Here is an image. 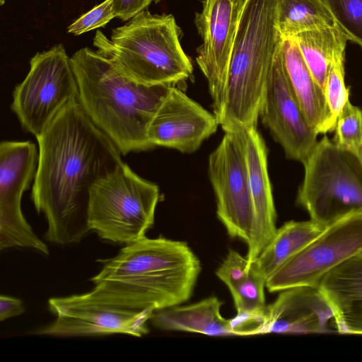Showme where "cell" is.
<instances>
[{"mask_svg": "<svg viewBox=\"0 0 362 362\" xmlns=\"http://www.w3.org/2000/svg\"><path fill=\"white\" fill-rule=\"evenodd\" d=\"M36 139L38 164L31 199L47 220L45 238L59 245L78 243L90 230V188L123 163L122 154L78 100L66 107Z\"/></svg>", "mask_w": 362, "mask_h": 362, "instance_id": "cell-1", "label": "cell"}, {"mask_svg": "<svg viewBox=\"0 0 362 362\" xmlns=\"http://www.w3.org/2000/svg\"><path fill=\"white\" fill-rule=\"evenodd\" d=\"M83 293L90 300L134 310L154 311L178 305L192 296L200 261L187 243L146 236L125 245L103 262Z\"/></svg>", "mask_w": 362, "mask_h": 362, "instance_id": "cell-2", "label": "cell"}, {"mask_svg": "<svg viewBox=\"0 0 362 362\" xmlns=\"http://www.w3.org/2000/svg\"><path fill=\"white\" fill-rule=\"evenodd\" d=\"M71 61L81 108L121 154L153 148L148 139V128L174 86L139 83L88 47L76 51Z\"/></svg>", "mask_w": 362, "mask_h": 362, "instance_id": "cell-3", "label": "cell"}, {"mask_svg": "<svg viewBox=\"0 0 362 362\" xmlns=\"http://www.w3.org/2000/svg\"><path fill=\"white\" fill-rule=\"evenodd\" d=\"M279 1H246L235 38L218 120L224 132L257 126L273 60L284 41L276 25Z\"/></svg>", "mask_w": 362, "mask_h": 362, "instance_id": "cell-4", "label": "cell"}, {"mask_svg": "<svg viewBox=\"0 0 362 362\" xmlns=\"http://www.w3.org/2000/svg\"><path fill=\"white\" fill-rule=\"evenodd\" d=\"M180 28L172 14L141 11L107 37L97 30L96 52L132 80L146 86H175L193 71L180 44Z\"/></svg>", "mask_w": 362, "mask_h": 362, "instance_id": "cell-5", "label": "cell"}, {"mask_svg": "<svg viewBox=\"0 0 362 362\" xmlns=\"http://www.w3.org/2000/svg\"><path fill=\"white\" fill-rule=\"evenodd\" d=\"M159 197L157 185L123 162L91 187L88 227L103 240L125 245L136 241L153 226Z\"/></svg>", "mask_w": 362, "mask_h": 362, "instance_id": "cell-6", "label": "cell"}, {"mask_svg": "<svg viewBox=\"0 0 362 362\" xmlns=\"http://www.w3.org/2000/svg\"><path fill=\"white\" fill-rule=\"evenodd\" d=\"M296 202L310 219L327 226L362 210V163L325 136L303 163Z\"/></svg>", "mask_w": 362, "mask_h": 362, "instance_id": "cell-7", "label": "cell"}, {"mask_svg": "<svg viewBox=\"0 0 362 362\" xmlns=\"http://www.w3.org/2000/svg\"><path fill=\"white\" fill-rule=\"evenodd\" d=\"M78 100V86L62 44L37 52L30 70L13 91L12 111L21 127L36 138L68 105Z\"/></svg>", "mask_w": 362, "mask_h": 362, "instance_id": "cell-8", "label": "cell"}, {"mask_svg": "<svg viewBox=\"0 0 362 362\" xmlns=\"http://www.w3.org/2000/svg\"><path fill=\"white\" fill-rule=\"evenodd\" d=\"M362 252V210L349 213L288 259L266 281L269 292L300 286H318L332 269Z\"/></svg>", "mask_w": 362, "mask_h": 362, "instance_id": "cell-9", "label": "cell"}, {"mask_svg": "<svg viewBox=\"0 0 362 362\" xmlns=\"http://www.w3.org/2000/svg\"><path fill=\"white\" fill-rule=\"evenodd\" d=\"M208 173L216 199V215L231 238L249 243L254 209L240 132H225L209 155Z\"/></svg>", "mask_w": 362, "mask_h": 362, "instance_id": "cell-10", "label": "cell"}, {"mask_svg": "<svg viewBox=\"0 0 362 362\" xmlns=\"http://www.w3.org/2000/svg\"><path fill=\"white\" fill-rule=\"evenodd\" d=\"M38 151L30 141H2L0 144V249L21 247L49 254L48 247L34 233L21 209L24 192L34 180Z\"/></svg>", "mask_w": 362, "mask_h": 362, "instance_id": "cell-11", "label": "cell"}, {"mask_svg": "<svg viewBox=\"0 0 362 362\" xmlns=\"http://www.w3.org/2000/svg\"><path fill=\"white\" fill-rule=\"evenodd\" d=\"M247 0H203L194 24L202 43L196 62L206 78L213 113L222 114L229 64L240 19Z\"/></svg>", "mask_w": 362, "mask_h": 362, "instance_id": "cell-12", "label": "cell"}, {"mask_svg": "<svg viewBox=\"0 0 362 362\" xmlns=\"http://www.w3.org/2000/svg\"><path fill=\"white\" fill-rule=\"evenodd\" d=\"M49 310L56 316L38 334L81 337L114 334L142 337L148 333L146 323L154 310H134L98 303L84 294L52 298Z\"/></svg>", "mask_w": 362, "mask_h": 362, "instance_id": "cell-13", "label": "cell"}, {"mask_svg": "<svg viewBox=\"0 0 362 362\" xmlns=\"http://www.w3.org/2000/svg\"><path fill=\"white\" fill-rule=\"evenodd\" d=\"M259 118L290 159L303 163L317 143L318 134L306 119L288 81L282 45L273 60Z\"/></svg>", "mask_w": 362, "mask_h": 362, "instance_id": "cell-14", "label": "cell"}, {"mask_svg": "<svg viewBox=\"0 0 362 362\" xmlns=\"http://www.w3.org/2000/svg\"><path fill=\"white\" fill-rule=\"evenodd\" d=\"M218 125L214 113L174 86L153 117L147 134L154 147L163 146L190 153L214 134Z\"/></svg>", "mask_w": 362, "mask_h": 362, "instance_id": "cell-15", "label": "cell"}, {"mask_svg": "<svg viewBox=\"0 0 362 362\" xmlns=\"http://www.w3.org/2000/svg\"><path fill=\"white\" fill-rule=\"evenodd\" d=\"M334 327L332 310L318 287L300 286L281 291L267 306L263 334L322 333Z\"/></svg>", "mask_w": 362, "mask_h": 362, "instance_id": "cell-16", "label": "cell"}, {"mask_svg": "<svg viewBox=\"0 0 362 362\" xmlns=\"http://www.w3.org/2000/svg\"><path fill=\"white\" fill-rule=\"evenodd\" d=\"M254 209V227L246 255L254 261L276 231V214L267 167V148L257 127L240 131Z\"/></svg>", "mask_w": 362, "mask_h": 362, "instance_id": "cell-17", "label": "cell"}, {"mask_svg": "<svg viewBox=\"0 0 362 362\" xmlns=\"http://www.w3.org/2000/svg\"><path fill=\"white\" fill-rule=\"evenodd\" d=\"M317 287L332 310L337 331L362 334V252L332 269Z\"/></svg>", "mask_w": 362, "mask_h": 362, "instance_id": "cell-18", "label": "cell"}, {"mask_svg": "<svg viewBox=\"0 0 362 362\" xmlns=\"http://www.w3.org/2000/svg\"><path fill=\"white\" fill-rule=\"evenodd\" d=\"M282 54L288 81L310 124L318 134L334 130L325 93L315 82L293 37L284 39Z\"/></svg>", "mask_w": 362, "mask_h": 362, "instance_id": "cell-19", "label": "cell"}, {"mask_svg": "<svg viewBox=\"0 0 362 362\" xmlns=\"http://www.w3.org/2000/svg\"><path fill=\"white\" fill-rule=\"evenodd\" d=\"M223 302L211 296L188 305H175L154 311L150 320L156 328L209 336H233L229 320L221 315Z\"/></svg>", "mask_w": 362, "mask_h": 362, "instance_id": "cell-20", "label": "cell"}, {"mask_svg": "<svg viewBox=\"0 0 362 362\" xmlns=\"http://www.w3.org/2000/svg\"><path fill=\"white\" fill-rule=\"evenodd\" d=\"M326 226L313 220L285 223L251 263L266 280L288 259L314 240Z\"/></svg>", "mask_w": 362, "mask_h": 362, "instance_id": "cell-21", "label": "cell"}, {"mask_svg": "<svg viewBox=\"0 0 362 362\" xmlns=\"http://www.w3.org/2000/svg\"><path fill=\"white\" fill-rule=\"evenodd\" d=\"M293 37L315 82L325 91L331 63L345 50L347 37L337 26L305 31Z\"/></svg>", "mask_w": 362, "mask_h": 362, "instance_id": "cell-22", "label": "cell"}, {"mask_svg": "<svg viewBox=\"0 0 362 362\" xmlns=\"http://www.w3.org/2000/svg\"><path fill=\"white\" fill-rule=\"evenodd\" d=\"M276 25L283 39L308 30L337 26L323 0H279Z\"/></svg>", "mask_w": 362, "mask_h": 362, "instance_id": "cell-23", "label": "cell"}, {"mask_svg": "<svg viewBox=\"0 0 362 362\" xmlns=\"http://www.w3.org/2000/svg\"><path fill=\"white\" fill-rule=\"evenodd\" d=\"M333 141L362 163V110L347 101L337 117Z\"/></svg>", "mask_w": 362, "mask_h": 362, "instance_id": "cell-24", "label": "cell"}, {"mask_svg": "<svg viewBox=\"0 0 362 362\" xmlns=\"http://www.w3.org/2000/svg\"><path fill=\"white\" fill-rule=\"evenodd\" d=\"M250 271L243 281L229 288L237 313L266 308L264 288L266 279L250 262Z\"/></svg>", "mask_w": 362, "mask_h": 362, "instance_id": "cell-25", "label": "cell"}, {"mask_svg": "<svg viewBox=\"0 0 362 362\" xmlns=\"http://www.w3.org/2000/svg\"><path fill=\"white\" fill-rule=\"evenodd\" d=\"M337 26L348 40L362 47V0H323Z\"/></svg>", "mask_w": 362, "mask_h": 362, "instance_id": "cell-26", "label": "cell"}, {"mask_svg": "<svg viewBox=\"0 0 362 362\" xmlns=\"http://www.w3.org/2000/svg\"><path fill=\"white\" fill-rule=\"evenodd\" d=\"M344 52L345 50L339 52L334 57L324 91L327 105L335 125L338 116L349 101V90L344 83Z\"/></svg>", "mask_w": 362, "mask_h": 362, "instance_id": "cell-27", "label": "cell"}, {"mask_svg": "<svg viewBox=\"0 0 362 362\" xmlns=\"http://www.w3.org/2000/svg\"><path fill=\"white\" fill-rule=\"evenodd\" d=\"M114 18L116 17L112 9V0H105L73 22L67 28V32L79 35L104 27Z\"/></svg>", "mask_w": 362, "mask_h": 362, "instance_id": "cell-28", "label": "cell"}, {"mask_svg": "<svg viewBox=\"0 0 362 362\" xmlns=\"http://www.w3.org/2000/svg\"><path fill=\"white\" fill-rule=\"evenodd\" d=\"M250 271V262L247 257L230 249L216 274L229 289L247 277Z\"/></svg>", "mask_w": 362, "mask_h": 362, "instance_id": "cell-29", "label": "cell"}, {"mask_svg": "<svg viewBox=\"0 0 362 362\" xmlns=\"http://www.w3.org/2000/svg\"><path fill=\"white\" fill-rule=\"evenodd\" d=\"M267 306L263 309L237 313L234 317L229 319L233 336L263 334L267 322Z\"/></svg>", "mask_w": 362, "mask_h": 362, "instance_id": "cell-30", "label": "cell"}, {"mask_svg": "<svg viewBox=\"0 0 362 362\" xmlns=\"http://www.w3.org/2000/svg\"><path fill=\"white\" fill-rule=\"evenodd\" d=\"M151 2L153 0H112V5L115 17L127 21L146 10Z\"/></svg>", "mask_w": 362, "mask_h": 362, "instance_id": "cell-31", "label": "cell"}, {"mask_svg": "<svg viewBox=\"0 0 362 362\" xmlns=\"http://www.w3.org/2000/svg\"><path fill=\"white\" fill-rule=\"evenodd\" d=\"M25 312L23 302L16 298L1 295L0 296V320L22 315Z\"/></svg>", "mask_w": 362, "mask_h": 362, "instance_id": "cell-32", "label": "cell"}, {"mask_svg": "<svg viewBox=\"0 0 362 362\" xmlns=\"http://www.w3.org/2000/svg\"><path fill=\"white\" fill-rule=\"evenodd\" d=\"M6 0H0V4L1 6H3Z\"/></svg>", "mask_w": 362, "mask_h": 362, "instance_id": "cell-33", "label": "cell"}, {"mask_svg": "<svg viewBox=\"0 0 362 362\" xmlns=\"http://www.w3.org/2000/svg\"><path fill=\"white\" fill-rule=\"evenodd\" d=\"M163 1V0H153V1L154 3H156V4L159 3V2H160V1Z\"/></svg>", "mask_w": 362, "mask_h": 362, "instance_id": "cell-34", "label": "cell"}]
</instances>
